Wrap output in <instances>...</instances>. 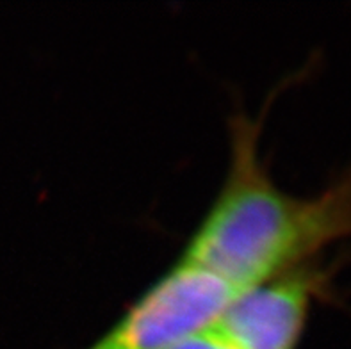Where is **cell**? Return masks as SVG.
I'll return each instance as SVG.
<instances>
[{"label": "cell", "mask_w": 351, "mask_h": 349, "mask_svg": "<svg viewBox=\"0 0 351 349\" xmlns=\"http://www.w3.org/2000/svg\"><path fill=\"white\" fill-rule=\"evenodd\" d=\"M263 119L246 111L230 116L227 173L178 256L237 292L351 237V164L316 195H291L261 155Z\"/></svg>", "instance_id": "cell-1"}, {"label": "cell", "mask_w": 351, "mask_h": 349, "mask_svg": "<svg viewBox=\"0 0 351 349\" xmlns=\"http://www.w3.org/2000/svg\"><path fill=\"white\" fill-rule=\"evenodd\" d=\"M236 294L218 274L178 258L86 349H173L213 328Z\"/></svg>", "instance_id": "cell-2"}, {"label": "cell", "mask_w": 351, "mask_h": 349, "mask_svg": "<svg viewBox=\"0 0 351 349\" xmlns=\"http://www.w3.org/2000/svg\"><path fill=\"white\" fill-rule=\"evenodd\" d=\"M350 256L344 253L330 264L319 256L243 289L210 330L236 349H298L314 301L332 300V280Z\"/></svg>", "instance_id": "cell-3"}, {"label": "cell", "mask_w": 351, "mask_h": 349, "mask_svg": "<svg viewBox=\"0 0 351 349\" xmlns=\"http://www.w3.org/2000/svg\"><path fill=\"white\" fill-rule=\"evenodd\" d=\"M173 349H236L232 348L228 342H225L219 335L213 332V330H205L202 333H196V335L189 337L186 341H182L180 344L175 346Z\"/></svg>", "instance_id": "cell-4"}]
</instances>
